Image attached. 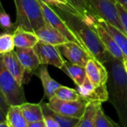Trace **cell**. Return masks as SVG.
I'll return each instance as SVG.
<instances>
[{
  "instance_id": "6da1fadb",
  "label": "cell",
  "mask_w": 127,
  "mask_h": 127,
  "mask_svg": "<svg viewBox=\"0 0 127 127\" xmlns=\"http://www.w3.org/2000/svg\"><path fill=\"white\" fill-rule=\"evenodd\" d=\"M52 7L76 34L85 49L104 63L107 60L109 51L100 41L97 32L84 21L76 10L70 4H61L60 6Z\"/></svg>"
},
{
  "instance_id": "7a4b0ae2",
  "label": "cell",
  "mask_w": 127,
  "mask_h": 127,
  "mask_svg": "<svg viewBox=\"0 0 127 127\" xmlns=\"http://www.w3.org/2000/svg\"><path fill=\"white\" fill-rule=\"evenodd\" d=\"M103 64L109 72L108 101L115 109L121 125L127 127V74L123 61L109 52L107 60Z\"/></svg>"
},
{
  "instance_id": "3957f363",
  "label": "cell",
  "mask_w": 127,
  "mask_h": 127,
  "mask_svg": "<svg viewBox=\"0 0 127 127\" xmlns=\"http://www.w3.org/2000/svg\"><path fill=\"white\" fill-rule=\"evenodd\" d=\"M16 7V27L35 32L46 24L38 0H13Z\"/></svg>"
},
{
  "instance_id": "277c9868",
  "label": "cell",
  "mask_w": 127,
  "mask_h": 127,
  "mask_svg": "<svg viewBox=\"0 0 127 127\" xmlns=\"http://www.w3.org/2000/svg\"><path fill=\"white\" fill-rule=\"evenodd\" d=\"M0 90L10 105H22L26 102L23 86L7 70L2 58L0 59Z\"/></svg>"
},
{
  "instance_id": "5b68a950",
  "label": "cell",
  "mask_w": 127,
  "mask_h": 127,
  "mask_svg": "<svg viewBox=\"0 0 127 127\" xmlns=\"http://www.w3.org/2000/svg\"><path fill=\"white\" fill-rule=\"evenodd\" d=\"M40 7L42 9V12L45 20L47 24L52 25L54 28L61 33L69 41L74 42L82 47H83L82 44L76 36V34L72 31V30L68 27L65 21L62 19V17L57 13V11L48 4L38 0ZM84 48V47H83ZM86 50V49H85Z\"/></svg>"
},
{
  "instance_id": "8992f818",
  "label": "cell",
  "mask_w": 127,
  "mask_h": 127,
  "mask_svg": "<svg viewBox=\"0 0 127 127\" xmlns=\"http://www.w3.org/2000/svg\"><path fill=\"white\" fill-rule=\"evenodd\" d=\"M87 103L88 101L82 97L78 100L67 101L60 100L55 96H52L49 99L47 106L58 114L80 119L84 113Z\"/></svg>"
},
{
  "instance_id": "52a82bcc",
  "label": "cell",
  "mask_w": 127,
  "mask_h": 127,
  "mask_svg": "<svg viewBox=\"0 0 127 127\" xmlns=\"http://www.w3.org/2000/svg\"><path fill=\"white\" fill-rule=\"evenodd\" d=\"M94 11L106 22L124 32L115 2L112 0H89Z\"/></svg>"
},
{
  "instance_id": "ba28073f",
  "label": "cell",
  "mask_w": 127,
  "mask_h": 127,
  "mask_svg": "<svg viewBox=\"0 0 127 127\" xmlns=\"http://www.w3.org/2000/svg\"><path fill=\"white\" fill-rule=\"evenodd\" d=\"M34 49L36 51L41 64L51 65L61 69L65 60L63 59L62 54L58 46L39 40L34 47Z\"/></svg>"
},
{
  "instance_id": "9c48e42d",
  "label": "cell",
  "mask_w": 127,
  "mask_h": 127,
  "mask_svg": "<svg viewBox=\"0 0 127 127\" xmlns=\"http://www.w3.org/2000/svg\"><path fill=\"white\" fill-rule=\"evenodd\" d=\"M61 54L72 63L85 67L88 60L93 56L79 44L68 41L58 46Z\"/></svg>"
},
{
  "instance_id": "30bf717a",
  "label": "cell",
  "mask_w": 127,
  "mask_h": 127,
  "mask_svg": "<svg viewBox=\"0 0 127 127\" xmlns=\"http://www.w3.org/2000/svg\"><path fill=\"white\" fill-rule=\"evenodd\" d=\"M77 91L80 96L85 100L106 102L108 101L109 93L107 89V83L105 85L96 86L88 77L85 78L82 85L77 86Z\"/></svg>"
},
{
  "instance_id": "8fae6325",
  "label": "cell",
  "mask_w": 127,
  "mask_h": 127,
  "mask_svg": "<svg viewBox=\"0 0 127 127\" xmlns=\"http://www.w3.org/2000/svg\"><path fill=\"white\" fill-rule=\"evenodd\" d=\"M88 80L96 86L105 85L109 79V72L106 65L96 57H91L85 65Z\"/></svg>"
},
{
  "instance_id": "7c38bea8",
  "label": "cell",
  "mask_w": 127,
  "mask_h": 127,
  "mask_svg": "<svg viewBox=\"0 0 127 127\" xmlns=\"http://www.w3.org/2000/svg\"><path fill=\"white\" fill-rule=\"evenodd\" d=\"M97 16L95 18L94 22L91 25L93 29L97 32L100 41L106 48V50L115 58L123 61L125 58L121 49L118 45L115 39L113 36L107 31V30L99 22L97 19Z\"/></svg>"
},
{
  "instance_id": "4fadbf2b",
  "label": "cell",
  "mask_w": 127,
  "mask_h": 127,
  "mask_svg": "<svg viewBox=\"0 0 127 127\" xmlns=\"http://www.w3.org/2000/svg\"><path fill=\"white\" fill-rule=\"evenodd\" d=\"M1 58L7 70L13 75L16 80L22 86L26 82L25 74L28 72L19 61L15 50L3 54Z\"/></svg>"
},
{
  "instance_id": "5bb4252c",
  "label": "cell",
  "mask_w": 127,
  "mask_h": 127,
  "mask_svg": "<svg viewBox=\"0 0 127 127\" xmlns=\"http://www.w3.org/2000/svg\"><path fill=\"white\" fill-rule=\"evenodd\" d=\"M17 57L28 73H34L41 65L34 48H16Z\"/></svg>"
},
{
  "instance_id": "9a60e30c",
  "label": "cell",
  "mask_w": 127,
  "mask_h": 127,
  "mask_svg": "<svg viewBox=\"0 0 127 127\" xmlns=\"http://www.w3.org/2000/svg\"><path fill=\"white\" fill-rule=\"evenodd\" d=\"M34 33L37 34L40 40L56 46L69 41L61 33L47 23L37 29Z\"/></svg>"
},
{
  "instance_id": "2e32d148",
  "label": "cell",
  "mask_w": 127,
  "mask_h": 127,
  "mask_svg": "<svg viewBox=\"0 0 127 127\" xmlns=\"http://www.w3.org/2000/svg\"><path fill=\"white\" fill-rule=\"evenodd\" d=\"M34 73L40 78L42 83L44 90V96L48 99L54 96L55 91L61 85L51 77L47 69V65L41 64Z\"/></svg>"
},
{
  "instance_id": "e0dca14e",
  "label": "cell",
  "mask_w": 127,
  "mask_h": 127,
  "mask_svg": "<svg viewBox=\"0 0 127 127\" xmlns=\"http://www.w3.org/2000/svg\"><path fill=\"white\" fill-rule=\"evenodd\" d=\"M13 42L16 48H34L39 42L37 34L22 27H16L13 32Z\"/></svg>"
},
{
  "instance_id": "ac0fdd59",
  "label": "cell",
  "mask_w": 127,
  "mask_h": 127,
  "mask_svg": "<svg viewBox=\"0 0 127 127\" xmlns=\"http://www.w3.org/2000/svg\"><path fill=\"white\" fill-rule=\"evenodd\" d=\"M61 70L73 80L76 86L82 85L87 77L85 67L72 63L70 61L64 62Z\"/></svg>"
},
{
  "instance_id": "d6986e66",
  "label": "cell",
  "mask_w": 127,
  "mask_h": 127,
  "mask_svg": "<svg viewBox=\"0 0 127 127\" xmlns=\"http://www.w3.org/2000/svg\"><path fill=\"white\" fill-rule=\"evenodd\" d=\"M99 22L107 30V31L113 36V38L117 42L120 48L121 49L125 57H127V36L125 33L122 32L119 29H118L114 25H111L108 22H106L104 19L101 18L100 16L97 17Z\"/></svg>"
},
{
  "instance_id": "ffe728a7",
  "label": "cell",
  "mask_w": 127,
  "mask_h": 127,
  "mask_svg": "<svg viewBox=\"0 0 127 127\" xmlns=\"http://www.w3.org/2000/svg\"><path fill=\"white\" fill-rule=\"evenodd\" d=\"M102 102L98 101H88L77 127H94L96 115L98 109L102 106Z\"/></svg>"
},
{
  "instance_id": "44dd1931",
  "label": "cell",
  "mask_w": 127,
  "mask_h": 127,
  "mask_svg": "<svg viewBox=\"0 0 127 127\" xmlns=\"http://www.w3.org/2000/svg\"><path fill=\"white\" fill-rule=\"evenodd\" d=\"M20 108L28 124L44 119L41 103H31L25 102L20 105Z\"/></svg>"
},
{
  "instance_id": "7402d4cb",
  "label": "cell",
  "mask_w": 127,
  "mask_h": 127,
  "mask_svg": "<svg viewBox=\"0 0 127 127\" xmlns=\"http://www.w3.org/2000/svg\"><path fill=\"white\" fill-rule=\"evenodd\" d=\"M67 1L76 10L86 23H89L95 15H98L93 9L89 0H67Z\"/></svg>"
},
{
  "instance_id": "603a6c76",
  "label": "cell",
  "mask_w": 127,
  "mask_h": 127,
  "mask_svg": "<svg viewBox=\"0 0 127 127\" xmlns=\"http://www.w3.org/2000/svg\"><path fill=\"white\" fill-rule=\"evenodd\" d=\"M6 123L8 127H28L20 105H10L6 114Z\"/></svg>"
},
{
  "instance_id": "cb8c5ba5",
  "label": "cell",
  "mask_w": 127,
  "mask_h": 127,
  "mask_svg": "<svg viewBox=\"0 0 127 127\" xmlns=\"http://www.w3.org/2000/svg\"><path fill=\"white\" fill-rule=\"evenodd\" d=\"M43 115H47L53 118L60 125L61 127H77V125L79 122V118H70L67 116L62 115L58 114L53 110H52L48 106L47 103H41Z\"/></svg>"
},
{
  "instance_id": "d4e9b609",
  "label": "cell",
  "mask_w": 127,
  "mask_h": 127,
  "mask_svg": "<svg viewBox=\"0 0 127 127\" xmlns=\"http://www.w3.org/2000/svg\"><path fill=\"white\" fill-rule=\"evenodd\" d=\"M54 96H55L60 100L67 101L78 100L81 98V96L77 90L64 86L62 85L55 91Z\"/></svg>"
},
{
  "instance_id": "484cf974",
  "label": "cell",
  "mask_w": 127,
  "mask_h": 127,
  "mask_svg": "<svg viewBox=\"0 0 127 127\" xmlns=\"http://www.w3.org/2000/svg\"><path fill=\"white\" fill-rule=\"evenodd\" d=\"M13 33L4 32L0 34V54H4L15 50Z\"/></svg>"
},
{
  "instance_id": "4316f807",
  "label": "cell",
  "mask_w": 127,
  "mask_h": 127,
  "mask_svg": "<svg viewBox=\"0 0 127 127\" xmlns=\"http://www.w3.org/2000/svg\"><path fill=\"white\" fill-rule=\"evenodd\" d=\"M121 125L113 121L111 118L107 117L101 106L96 115L94 127H120Z\"/></svg>"
},
{
  "instance_id": "83f0119b",
  "label": "cell",
  "mask_w": 127,
  "mask_h": 127,
  "mask_svg": "<svg viewBox=\"0 0 127 127\" xmlns=\"http://www.w3.org/2000/svg\"><path fill=\"white\" fill-rule=\"evenodd\" d=\"M15 23L11 22L10 17L7 13L5 11L2 12L0 14V29L3 30L5 32L13 33L16 29Z\"/></svg>"
},
{
  "instance_id": "f1b7e54d",
  "label": "cell",
  "mask_w": 127,
  "mask_h": 127,
  "mask_svg": "<svg viewBox=\"0 0 127 127\" xmlns=\"http://www.w3.org/2000/svg\"><path fill=\"white\" fill-rule=\"evenodd\" d=\"M116 4V7L118 8V13H119V16L124 29V32L127 36V11L125 10V8L118 2H115Z\"/></svg>"
},
{
  "instance_id": "f546056e",
  "label": "cell",
  "mask_w": 127,
  "mask_h": 127,
  "mask_svg": "<svg viewBox=\"0 0 127 127\" xmlns=\"http://www.w3.org/2000/svg\"><path fill=\"white\" fill-rule=\"evenodd\" d=\"M10 105L8 103L7 98L5 97L4 95L2 93V92L0 90V109L5 113L7 114Z\"/></svg>"
},
{
  "instance_id": "4dcf8cb0",
  "label": "cell",
  "mask_w": 127,
  "mask_h": 127,
  "mask_svg": "<svg viewBox=\"0 0 127 127\" xmlns=\"http://www.w3.org/2000/svg\"><path fill=\"white\" fill-rule=\"evenodd\" d=\"M44 116V121L46 123V127H61L59 124L51 116L47 115H43Z\"/></svg>"
},
{
  "instance_id": "1f68e13d",
  "label": "cell",
  "mask_w": 127,
  "mask_h": 127,
  "mask_svg": "<svg viewBox=\"0 0 127 127\" xmlns=\"http://www.w3.org/2000/svg\"><path fill=\"white\" fill-rule=\"evenodd\" d=\"M28 127H46V123L43 120H40L34 121L33 123L28 124Z\"/></svg>"
},
{
  "instance_id": "d6a6232c",
  "label": "cell",
  "mask_w": 127,
  "mask_h": 127,
  "mask_svg": "<svg viewBox=\"0 0 127 127\" xmlns=\"http://www.w3.org/2000/svg\"><path fill=\"white\" fill-rule=\"evenodd\" d=\"M46 4H48L50 6H60L61 3L58 1L57 0H40Z\"/></svg>"
},
{
  "instance_id": "836d02e7",
  "label": "cell",
  "mask_w": 127,
  "mask_h": 127,
  "mask_svg": "<svg viewBox=\"0 0 127 127\" xmlns=\"http://www.w3.org/2000/svg\"><path fill=\"white\" fill-rule=\"evenodd\" d=\"M0 123H6V114L0 109Z\"/></svg>"
},
{
  "instance_id": "e575fe53",
  "label": "cell",
  "mask_w": 127,
  "mask_h": 127,
  "mask_svg": "<svg viewBox=\"0 0 127 127\" xmlns=\"http://www.w3.org/2000/svg\"><path fill=\"white\" fill-rule=\"evenodd\" d=\"M115 1L121 4L127 11V0H115Z\"/></svg>"
},
{
  "instance_id": "d590c367",
  "label": "cell",
  "mask_w": 127,
  "mask_h": 127,
  "mask_svg": "<svg viewBox=\"0 0 127 127\" xmlns=\"http://www.w3.org/2000/svg\"><path fill=\"white\" fill-rule=\"evenodd\" d=\"M123 64H124V67L125 71L127 74V57H125L124 60H123Z\"/></svg>"
},
{
  "instance_id": "8d00e7d4",
  "label": "cell",
  "mask_w": 127,
  "mask_h": 127,
  "mask_svg": "<svg viewBox=\"0 0 127 127\" xmlns=\"http://www.w3.org/2000/svg\"><path fill=\"white\" fill-rule=\"evenodd\" d=\"M57 1H59V2L61 3V4H69L67 0H57Z\"/></svg>"
},
{
  "instance_id": "74e56055",
  "label": "cell",
  "mask_w": 127,
  "mask_h": 127,
  "mask_svg": "<svg viewBox=\"0 0 127 127\" xmlns=\"http://www.w3.org/2000/svg\"><path fill=\"white\" fill-rule=\"evenodd\" d=\"M4 11H5V10H4V7H3V6H2L1 1V0H0V14H1L2 12H4Z\"/></svg>"
},
{
  "instance_id": "f35d334b",
  "label": "cell",
  "mask_w": 127,
  "mask_h": 127,
  "mask_svg": "<svg viewBox=\"0 0 127 127\" xmlns=\"http://www.w3.org/2000/svg\"><path fill=\"white\" fill-rule=\"evenodd\" d=\"M0 127H8L7 123H0Z\"/></svg>"
},
{
  "instance_id": "ab89813d",
  "label": "cell",
  "mask_w": 127,
  "mask_h": 127,
  "mask_svg": "<svg viewBox=\"0 0 127 127\" xmlns=\"http://www.w3.org/2000/svg\"><path fill=\"white\" fill-rule=\"evenodd\" d=\"M2 56H3V55H2V54H0V59H1V57H2Z\"/></svg>"
},
{
  "instance_id": "60d3db41",
  "label": "cell",
  "mask_w": 127,
  "mask_h": 127,
  "mask_svg": "<svg viewBox=\"0 0 127 127\" xmlns=\"http://www.w3.org/2000/svg\"><path fill=\"white\" fill-rule=\"evenodd\" d=\"M112 1H113L114 2H116V1H115V0H112Z\"/></svg>"
}]
</instances>
